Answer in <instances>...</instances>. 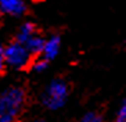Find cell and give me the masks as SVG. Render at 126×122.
<instances>
[{"mask_svg":"<svg viewBox=\"0 0 126 122\" xmlns=\"http://www.w3.org/2000/svg\"><path fill=\"white\" fill-rule=\"evenodd\" d=\"M26 104V92L21 86H10L0 93V122H18Z\"/></svg>","mask_w":126,"mask_h":122,"instance_id":"6da1fadb","label":"cell"},{"mask_svg":"<svg viewBox=\"0 0 126 122\" xmlns=\"http://www.w3.org/2000/svg\"><path fill=\"white\" fill-rule=\"evenodd\" d=\"M69 99V86L64 79L56 78L45 87L40 101L48 111H57L63 108Z\"/></svg>","mask_w":126,"mask_h":122,"instance_id":"7a4b0ae2","label":"cell"},{"mask_svg":"<svg viewBox=\"0 0 126 122\" xmlns=\"http://www.w3.org/2000/svg\"><path fill=\"white\" fill-rule=\"evenodd\" d=\"M4 63L13 70H24L32 64V54L22 43L14 40L4 47Z\"/></svg>","mask_w":126,"mask_h":122,"instance_id":"3957f363","label":"cell"},{"mask_svg":"<svg viewBox=\"0 0 126 122\" xmlns=\"http://www.w3.org/2000/svg\"><path fill=\"white\" fill-rule=\"evenodd\" d=\"M60 50H61V37H60V35L54 33L51 36L45 37V44H43L40 57H43L50 63V61H53L58 57Z\"/></svg>","mask_w":126,"mask_h":122,"instance_id":"277c9868","label":"cell"},{"mask_svg":"<svg viewBox=\"0 0 126 122\" xmlns=\"http://www.w3.org/2000/svg\"><path fill=\"white\" fill-rule=\"evenodd\" d=\"M25 0H0V13L8 17H22L26 13Z\"/></svg>","mask_w":126,"mask_h":122,"instance_id":"5b68a950","label":"cell"},{"mask_svg":"<svg viewBox=\"0 0 126 122\" xmlns=\"http://www.w3.org/2000/svg\"><path fill=\"white\" fill-rule=\"evenodd\" d=\"M35 33H37L36 32V26H35L32 22H24V24H21V26H19L18 31H17L15 40L24 44V43H26V42L29 40Z\"/></svg>","mask_w":126,"mask_h":122,"instance_id":"8992f818","label":"cell"},{"mask_svg":"<svg viewBox=\"0 0 126 122\" xmlns=\"http://www.w3.org/2000/svg\"><path fill=\"white\" fill-rule=\"evenodd\" d=\"M43 44H45V37L40 36L39 33H35L26 43H24V46L28 49V52H29L31 54H32V57H33V55H40L42 54Z\"/></svg>","mask_w":126,"mask_h":122,"instance_id":"52a82bcc","label":"cell"},{"mask_svg":"<svg viewBox=\"0 0 126 122\" xmlns=\"http://www.w3.org/2000/svg\"><path fill=\"white\" fill-rule=\"evenodd\" d=\"M79 122H104V118L101 117L98 112H94V111H90V112H86Z\"/></svg>","mask_w":126,"mask_h":122,"instance_id":"ba28073f","label":"cell"},{"mask_svg":"<svg viewBox=\"0 0 126 122\" xmlns=\"http://www.w3.org/2000/svg\"><path fill=\"white\" fill-rule=\"evenodd\" d=\"M47 68H48V61H47V60H45L43 57H39V58L32 64V70H33L35 72H37V74L45 72Z\"/></svg>","mask_w":126,"mask_h":122,"instance_id":"9c48e42d","label":"cell"},{"mask_svg":"<svg viewBox=\"0 0 126 122\" xmlns=\"http://www.w3.org/2000/svg\"><path fill=\"white\" fill-rule=\"evenodd\" d=\"M114 122H126V100H123L121 103L116 114H115Z\"/></svg>","mask_w":126,"mask_h":122,"instance_id":"30bf717a","label":"cell"},{"mask_svg":"<svg viewBox=\"0 0 126 122\" xmlns=\"http://www.w3.org/2000/svg\"><path fill=\"white\" fill-rule=\"evenodd\" d=\"M6 68V63H4V46L0 43V74Z\"/></svg>","mask_w":126,"mask_h":122,"instance_id":"8fae6325","label":"cell"},{"mask_svg":"<svg viewBox=\"0 0 126 122\" xmlns=\"http://www.w3.org/2000/svg\"><path fill=\"white\" fill-rule=\"evenodd\" d=\"M32 122H43V121H40V119H35V121H32Z\"/></svg>","mask_w":126,"mask_h":122,"instance_id":"7c38bea8","label":"cell"}]
</instances>
